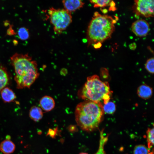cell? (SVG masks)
Wrapping results in <instances>:
<instances>
[{
    "mask_svg": "<svg viewBox=\"0 0 154 154\" xmlns=\"http://www.w3.org/2000/svg\"><path fill=\"white\" fill-rule=\"evenodd\" d=\"M1 98L4 103H9L14 101L16 96L14 92L10 88L5 87L1 91Z\"/></svg>",
    "mask_w": 154,
    "mask_h": 154,
    "instance_id": "obj_12",
    "label": "cell"
},
{
    "mask_svg": "<svg viewBox=\"0 0 154 154\" xmlns=\"http://www.w3.org/2000/svg\"><path fill=\"white\" fill-rule=\"evenodd\" d=\"M102 103L84 101L79 103L75 111L76 121L83 130L90 131L97 128L104 112Z\"/></svg>",
    "mask_w": 154,
    "mask_h": 154,
    "instance_id": "obj_3",
    "label": "cell"
},
{
    "mask_svg": "<svg viewBox=\"0 0 154 154\" xmlns=\"http://www.w3.org/2000/svg\"><path fill=\"white\" fill-rule=\"evenodd\" d=\"M50 23L53 26L55 34H60L71 23L72 17L71 13L64 9H56L52 7L48 11Z\"/></svg>",
    "mask_w": 154,
    "mask_h": 154,
    "instance_id": "obj_5",
    "label": "cell"
},
{
    "mask_svg": "<svg viewBox=\"0 0 154 154\" xmlns=\"http://www.w3.org/2000/svg\"><path fill=\"white\" fill-rule=\"evenodd\" d=\"M101 11L104 13H106L108 11L106 9H102L101 10Z\"/></svg>",
    "mask_w": 154,
    "mask_h": 154,
    "instance_id": "obj_23",
    "label": "cell"
},
{
    "mask_svg": "<svg viewBox=\"0 0 154 154\" xmlns=\"http://www.w3.org/2000/svg\"><path fill=\"white\" fill-rule=\"evenodd\" d=\"M108 140V136L105 135L104 130H102L100 132L99 148L95 154H106L104 150V147Z\"/></svg>",
    "mask_w": 154,
    "mask_h": 154,
    "instance_id": "obj_15",
    "label": "cell"
},
{
    "mask_svg": "<svg viewBox=\"0 0 154 154\" xmlns=\"http://www.w3.org/2000/svg\"><path fill=\"white\" fill-rule=\"evenodd\" d=\"M79 154H88L86 153H79Z\"/></svg>",
    "mask_w": 154,
    "mask_h": 154,
    "instance_id": "obj_24",
    "label": "cell"
},
{
    "mask_svg": "<svg viewBox=\"0 0 154 154\" xmlns=\"http://www.w3.org/2000/svg\"><path fill=\"white\" fill-rule=\"evenodd\" d=\"M152 88L145 84H143L139 86L137 89V93L140 98L144 99L150 98L152 94Z\"/></svg>",
    "mask_w": 154,
    "mask_h": 154,
    "instance_id": "obj_11",
    "label": "cell"
},
{
    "mask_svg": "<svg viewBox=\"0 0 154 154\" xmlns=\"http://www.w3.org/2000/svg\"><path fill=\"white\" fill-rule=\"evenodd\" d=\"M154 128H148L147 131V138L148 148H151L154 144Z\"/></svg>",
    "mask_w": 154,
    "mask_h": 154,
    "instance_id": "obj_17",
    "label": "cell"
},
{
    "mask_svg": "<svg viewBox=\"0 0 154 154\" xmlns=\"http://www.w3.org/2000/svg\"><path fill=\"white\" fill-rule=\"evenodd\" d=\"M133 154H152L149 149L145 145H139L136 146L134 148Z\"/></svg>",
    "mask_w": 154,
    "mask_h": 154,
    "instance_id": "obj_16",
    "label": "cell"
},
{
    "mask_svg": "<svg viewBox=\"0 0 154 154\" xmlns=\"http://www.w3.org/2000/svg\"><path fill=\"white\" fill-rule=\"evenodd\" d=\"M64 9L71 13L83 7L84 3L80 0H63Z\"/></svg>",
    "mask_w": 154,
    "mask_h": 154,
    "instance_id": "obj_8",
    "label": "cell"
},
{
    "mask_svg": "<svg viewBox=\"0 0 154 154\" xmlns=\"http://www.w3.org/2000/svg\"><path fill=\"white\" fill-rule=\"evenodd\" d=\"M154 59L151 58L147 60L145 64V68L149 73L153 74L154 73Z\"/></svg>",
    "mask_w": 154,
    "mask_h": 154,
    "instance_id": "obj_21",
    "label": "cell"
},
{
    "mask_svg": "<svg viewBox=\"0 0 154 154\" xmlns=\"http://www.w3.org/2000/svg\"><path fill=\"white\" fill-rule=\"evenodd\" d=\"M134 1L132 9L136 15L146 18L154 16V0H135Z\"/></svg>",
    "mask_w": 154,
    "mask_h": 154,
    "instance_id": "obj_6",
    "label": "cell"
},
{
    "mask_svg": "<svg viewBox=\"0 0 154 154\" xmlns=\"http://www.w3.org/2000/svg\"><path fill=\"white\" fill-rule=\"evenodd\" d=\"M11 60L15 70L17 88H30L39 75L37 62L28 54L15 53L11 57Z\"/></svg>",
    "mask_w": 154,
    "mask_h": 154,
    "instance_id": "obj_1",
    "label": "cell"
},
{
    "mask_svg": "<svg viewBox=\"0 0 154 154\" xmlns=\"http://www.w3.org/2000/svg\"><path fill=\"white\" fill-rule=\"evenodd\" d=\"M18 34L19 38L22 40L27 39L29 37L28 30L25 27L20 28L18 30Z\"/></svg>",
    "mask_w": 154,
    "mask_h": 154,
    "instance_id": "obj_20",
    "label": "cell"
},
{
    "mask_svg": "<svg viewBox=\"0 0 154 154\" xmlns=\"http://www.w3.org/2000/svg\"><path fill=\"white\" fill-rule=\"evenodd\" d=\"M131 29L133 32L137 37H145L148 34L150 31L149 23L145 20H137L132 24Z\"/></svg>",
    "mask_w": 154,
    "mask_h": 154,
    "instance_id": "obj_7",
    "label": "cell"
},
{
    "mask_svg": "<svg viewBox=\"0 0 154 154\" xmlns=\"http://www.w3.org/2000/svg\"><path fill=\"white\" fill-rule=\"evenodd\" d=\"M110 6L109 10L110 11H114L116 9V8L115 7V3L112 0L110 3Z\"/></svg>",
    "mask_w": 154,
    "mask_h": 154,
    "instance_id": "obj_22",
    "label": "cell"
},
{
    "mask_svg": "<svg viewBox=\"0 0 154 154\" xmlns=\"http://www.w3.org/2000/svg\"><path fill=\"white\" fill-rule=\"evenodd\" d=\"M103 108L104 112L108 114H112L115 111L116 106L113 102L109 101L104 104Z\"/></svg>",
    "mask_w": 154,
    "mask_h": 154,
    "instance_id": "obj_18",
    "label": "cell"
},
{
    "mask_svg": "<svg viewBox=\"0 0 154 154\" xmlns=\"http://www.w3.org/2000/svg\"><path fill=\"white\" fill-rule=\"evenodd\" d=\"M15 145L11 140L6 139L0 144V150L4 154H10L15 150Z\"/></svg>",
    "mask_w": 154,
    "mask_h": 154,
    "instance_id": "obj_10",
    "label": "cell"
},
{
    "mask_svg": "<svg viewBox=\"0 0 154 154\" xmlns=\"http://www.w3.org/2000/svg\"><path fill=\"white\" fill-rule=\"evenodd\" d=\"M118 18L96 12L88 25L86 38L88 46L102 43L110 38L115 30V24Z\"/></svg>",
    "mask_w": 154,
    "mask_h": 154,
    "instance_id": "obj_2",
    "label": "cell"
},
{
    "mask_svg": "<svg viewBox=\"0 0 154 154\" xmlns=\"http://www.w3.org/2000/svg\"><path fill=\"white\" fill-rule=\"evenodd\" d=\"M39 105L42 110L48 112L53 109L55 106V102L53 98L51 96H45L40 99Z\"/></svg>",
    "mask_w": 154,
    "mask_h": 154,
    "instance_id": "obj_9",
    "label": "cell"
},
{
    "mask_svg": "<svg viewBox=\"0 0 154 154\" xmlns=\"http://www.w3.org/2000/svg\"><path fill=\"white\" fill-rule=\"evenodd\" d=\"M29 116L35 122H37L42 118L43 112L40 108L36 106H33L30 109Z\"/></svg>",
    "mask_w": 154,
    "mask_h": 154,
    "instance_id": "obj_13",
    "label": "cell"
},
{
    "mask_svg": "<svg viewBox=\"0 0 154 154\" xmlns=\"http://www.w3.org/2000/svg\"><path fill=\"white\" fill-rule=\"evenodd\" d=\"M9 77L6 69L0 64V92L7 85Z\"/></svg>",
    "mask_w": 154,
    "mask_h": 154,
    "instance_id": "obj_14",
    "label": "cell"
},
{
    "mask_svg": "<svg viewBox=\"0 0 154 154\" xmlns=\"http://www.w3.org/2000/svg\"><path fill=\"white\" fill-rule=\"evenodd\" d=\"M111 94L108 82H103L98 75H94L87 78L78 95L84 101L101 103L102 101L105 104L109 101Z\"/></svg>",
    "mask_w": 154,
    "mask_h": 154,
    "instance_id": "obj_4",
    "label": "cell"
},
{
    "mask_svg": "<svg viewBox=\"0 0 154 154\" xmlns=\"http://www.w3.org/2000/svg\"><path fill=\"white\" fill-rule=\"evenodd\" d=\"M112 0H90V2L94 5V7L95 8L100 7H104L106 6H110L111 2Z\"/></svg>",
    "mask_w": 154,
    "mask_h": 154,
    "instance_id": "obj_19",
    "label": "cell"
}]
</instances>
